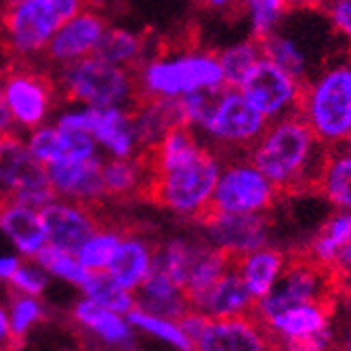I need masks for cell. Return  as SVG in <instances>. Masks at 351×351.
I'll use <instances>...</instances> for the list:
<instances>
[{"instance_id":"cell-19","label":"cell","mask_w":351,"mask_h":351,"mask_svg":"<svg viewBox=\"0 0 351 351\" xmlns=\"http://www.w3.org/2000/svg\"><path fill=\"white\" fill-rule=\"evenodd\" d=\"M101 167L104 158L99 154L78 160H57L47 167V177L57 198L99 204L106 198Z\"/></svg>"},{"instance_id":"cell-9","label":"cell","mask_w":351,"mask_h":351,"mask_svg":"<svg viewBox=\"0 0 351 351\" xmlns=\"http://www.w3.org/2000/svg\"><path fill=\"white\" fill-rule=\"evenodd\" d=\"M0 84L13 126L21 131L45 124L61 101L51 68H36L34 61H11L0 72Z\"/></svg>"},{"instance_id":"cell-12","label":"cell","mask_w":351,"mask_h":351,"mask_svg":"<svg viewBox=\"0 0 351 351\" xmlns=\"http://www.w3.org/2000/svg\"><path fill=\"white\" fill-rule=\"evenodd\" d=\"M332 303L328 301H309L291 305L276 315L267 317L265 330L274 341V349H305V351H324L337 347V330L332 317Z\"/></svg>"},{"instance_id":"cell-45","label":"cell","mask_w":351,"mask_h":351,"mask_svg":"<svg viewBox=\"0 0 351 351\" xmlns=\"http://www.w3.org/2000/svg\"><path fill=\"white\" fill-rule=\"evenodd\" d=\"M21 261V254H0V282H9Z\"/></svg>"},{"instance_id":"cell-21","label":"cell","mask_w":351,"mask_h":351,"mask_svg":"<svg viewBox=\"0 0 351 351\" xmlns=\"http://www.w3.org/2000/svg\"><path fill=\"white\" fill-rule=\"evenodd\" d=\"M47 185H51L47 167L32 156L25 139H21L15 129L0 135V189L13 194Z\"/></svg>"},{"instance_id":"cell-39","label":"cell","mask_w":351,"mask_h":351,"mask_svg":"<svg viewBox=\"0 0 351 351\" xmlns=\"http://www.w3.org/2000/svg\"><path fill=\"white\" fill-rule=\"evenodd\" d=\"M34 261L40 267H45L51 278L68 282V284L76 286V289H80L82 282L88 276V269L78 261V257L74 252L61 250V248H57L53 244H47L34 257Z\"/></svg>"},{"instance_id":"cell-42","label":"cell","mask_w":351,"mask_h":351,"mask_svg":"<svg viewBox=\"0 0 351 351\" xmlns=\"http://www.w3.org/2000/svg\"><path fill=\"white\" fill-rule=\"evenodd\" d=\"M332 317L337 330V347L351 351V295L343 299H335Z\"/></svg>"},{"instance_id":"cell-13","label":"cell","mask_w":351,"mask_h":351,"mask_svg":"<svg viewBox=\"0 0 351 351\" xmlns=\"http://www.w3.org/2000/svg\"><path fill=\"white\" fill-rule=\"evenodd\" d=\"M238 88L269 122L299 114L303 82L267 57H261L244 74Z\"/></svg>"},{"instance_id":"cell-14","label":"cell","mask_w":351,"mask_h":351,"mask_svg":"<svg viewBox=\"0 0 351 351\" xmlns=\"http://www.w3.org/2000/svg\"><path fill=\"white\" fill-rule=\"evenodd\" d=\"M200 234L230 257L242 254L269 244L271 223L267 213H223L208 208L196 219Z\"/></svg>"},{"instance_id":"cell-18","label":"cell","mask_w":351,"mask_h":351,"mask_svg":"<svg viewBox=\"0 0 351 351\" xmlns=\"http://www.w3.org/2000/svg\"><path fill=\"white\" fill-rule=\"evenodd\" d=\"M72 322L86 339L97 341L101 347H112V349L137 347V330L129 322L126 313L114 311L84 295L72 307Z\"/></svg>"},{"instance_id":"cell-36","label":"cell","mask_w":351,"mask_h":351,"mask_svg":"<svg viewBox=\"0 0 351 351\" xmlns=\"http://www.w3.org/2000/svg\"><path fill=\"white\" fill-rule=\"evenodd\" d=\"M7 311H9L13 347H19L25 341V337L34 330V326L40 324L47 317V305L40 301V297L23 295L17 291H11Z\"/></svg>"},{"instance_id":"cell-30","label":"cell","mask_w":351,"mask_h":351,"mask_svg":"<svg viewBox=\"0 0 351 351\" xmlns=\"http://www.w3.org/2000/svg\"><path fill=\"white\" fill-rule=\"evenodd\" d=\"M147 38L141 36L139 32L129 29V27H114L108 25L106 34L93 55H97L116 66L124 68H139L141 61L147 57Z\"/></svg>"},{"instance_id":"cell-38","label":"cell","mask_w":351,"mask_h":351,"mask_svg":"<svg viewBox=\"0 0 351 351\" xmlns=\"http://www.w3.org/2000/svg\"><path fill=\"white\" fill-rule=\"evenodd\" d=\"M240 9L246 15L250 36L263 40L280 25L289 13V0H240Z\"/></svg>"},{"instance_id":"cell-3","label":"cell","mask_w":351,"mask_h":351,"mask_svg":"<svg viewBox=\"0 0 351 351\" xmlns=\"http://www.w3.org/2000/svg\"><path fill=\"white\" fill-rule=\"evenodd\" d=\"M261 43L263 57L271 59L303 84L349 45L337 34L324 11L289 9L280 25Z\"/></svg>"},{"instance_id":"cell-8","label":"cell","mask_w":351,"mask_h":351,"mask_svg":"<svg viewBox=\"0 0 351 351\" xmlns=\"http://www.w3.org/2000/svg\"><path fill=\"white\" fill-rule=\"evenodd\" d=\"M269 120L254 108L238 86H221L208 114L194 129L223 158L248 154L267 129Z\"/></svg>"},{"instance_id":"cell-2","label":"cell","mask_w":351,"mask_h":351,"mask_svg":"<svg viewBox=\"0 0 351 351\" xmlns=\"http://www.w3.org/2000/svg\"><path fill=\"white\" fill-rule=\"evenodd\" d=\"M248 158L280 189V194L315 189L328 147L315 137L301 114L271 120Z\"/></svg>"},{"instance_id":"cell-11","label":"cell","mask_w":351,"mask_h":351,"mask_svg":"<svg viewBox=\"0 0 351 351\" xmlns=\"http://www.w3.org/2000/svg\"><path fill=\"white\" fill-rule=\"evenodd\" d=\"M337 299V274L330 267L311 261L309 257H291L289 265L282 271L274 289L254 303L252 313L259 322L276 315L278 311L309 303V301H328Z\"/></svg>"},{"instance_id":"cell-35","label":"cell","mask_w":351,"mask_h":351,"mask_svg":"<svg viewBox=\"0 0 351 351\" xmlns=\"http://www.w3.org/2000/svg\"><path fill=\"white\" fill-rule=\"evenodd\" d=\"M80 291L84 297L97 301L114 311H120V313H129L135 307V293L126 291L124 286H120L106 269L88 271L86 280L80 286Z\"/></svg>"},{"instance_id":"cell-7","label":"cell","mask_w":351,"mask_h":351,"mask_svg":"<svg viewBox=\"0 0 351 351\" xmlns=\"http://www.w3.org/2000/svg\"><path fill=\"white\" fill-rule=\"evenodd\" d=\"M59 99L90 108H131L139 99L135 70L88 55L51 70Z\"/></svg>"},{"instance_id":"cell-27","label":"cell","mask_w":351,"mask_h":351,"mask_svg":"<svg viewBox=\"0 0 351 351\" xmlns=\"http://www.w3.org/2000/svg\"><path fill=\"white\" fill-rule=\"evenodd\" d=\"M204 242L206 240H204L202 234L200 236L177 234V236H169V238H165L160 242H156L154 267L165 271L179 286H185L189 269H191V265H194V261H196Z\"/></svg>"},{"instance_id":"cell-40","label":"cell","mask_w":351,"mask_h":351,"mask_svg":"<svg viewBox=\"0 0 351 351\" xmlns=\"http://www.w3.org/2000/svg\"><path fill=\"white\" fill-rule=\"evenodd\" d=\"M27 149L32 156L45 167L57 162V160H66L68 158V139L59 126L55 124H40L36 129L27 131Z\"/></svg>"},{"instance_id":"cell-4","label":"cell","mask_w":351,"mask_h":351,"mask_svg":"<svg viewBox=\"0 0 351 351\" xmlns=\"http://www.w3.org/2000/svg\"><path fill=\"white\" fill-rule=\"evenodd\" d=\"M299 114L328 149L351 133V47L328 59L303 84Z\"/></svg>"},{"instance_id":"cell-50","label":"cell","mask_w":351,"mask_h":351,"mask_svg":"<svg viewBox=\"0 0 351 351\" xmlns=\"http://www.w3.org/2000/svg\"><path fill=\"white\" fill-rule=\"evenodd\" d=\"M330 149H341V152H345V154H351V133H349L337 147H330Z\"/></svg>"},{"instance_id":"cell-28","label":"cell","mask_w":351,"mask_h":351,"mask_svg":"<svg viewBox=\"0 0 351 351\" xmlns=\"http://www.w3.org/2000/svg\"><path fill=\"white\" fill-rule=\"evenodd\" d=\"M145 162L141 152L133 158H104L101 177L106 187V198L112 200H131L139 198L145 183Z\"/></svg>"},{"instance_id":"cell-15","label":"cell","mask_w":351,"mask_h":351,"mask_svg":"<svg viewBox=\"0 0 351 351\" xmlns=\"http://www.w3.org/2000/svg\"><path fill=\"white\" fill-rule=\"evenodd\" d=\"M108 25V19L99 11L88 7L82 9L72 19L61 23V27L49 40L40 61L53 70L57 66H63V63L93 55L97 51Z\"/></svg>"},{"instance_id":"cell-20","label":"cell","mask_w":351,"mask_h":351,"mask_svg":"<svg viewBox=\"0 0 351 351\" xmlns=\"http://www.w3.org/2000/svg\"><path fill=\"white\" fill-rule=\"evenodd\" d=\"M0 232L11 240L23 259H34L49 244L40 210L15 200L3 189H0Z\"/></svg>"},{"instance_id":"cell-17","label":"cell","mask_w":351,"mask_h":351,"mask_svg":"<svg viewBox=\"0 0 351 351\" xmlns=\"http://www.w3.org/2000/svg\"><path fill=\"white\" fill-rule=\"evenodd\" d=\"M194 349L200 351H263L274 349V341L257 315L208 317L194 337Z\"/></svg>"},{"instance_id":"cell-32","label":"cell","mask_w":351,"mask_h":351,"mask_svg":"<svg viewBox=\"0 0 351 351\" xmlns=\"http://www.w3.org/2000/svg\"><path fill=\"white\" fill-rule=\"evenodd\" d=\"M232 263H234V257H230L228 252H223L221 248L213 246L206 240L198 252L194 265H191L189 276H187L185 286H183L187 297H189V303L194 305L210 289V286L232 267Z\"/></svg>"},{"instance_id":"cell-6","label":"cell","mask_w":351,"mask_h":351,"mask_svg":"<svg viewBox=\"0 0 351 351\" xmlns=\"http://www.w3.org/2000/svg\"><path fill=\"white\" fill-rule=\"evenodd\" d=\"M86 7V0H5L0 7V47L11 61L40 59L61 23Z\"/></svg>"},{"instance_id":"cell-33","label":"cell","mask_w":351,"mask_h":351,"mask_svg":"<svg viewBox=\"0 0 351 351\" xmlns=\"http://www.w3.org/2000/svg\"><path fill=\"white\" fill-rule=\"evenodd\" d=\"M129 226H118V223H104L101 228L95 230L84 244L78 248L76 257L88 271H101L108 269L114 254L124 238V232Z\"/></svg>"},{"instance_id":"cell-43","label":"cell","mask_w":351,"mask_h":351,"mask_svg":"<svg viewBox=\"0 0 351 351\" xmlns=\"http://www.w3.org/2000/svg\"><path fill=\"white\" fill-rule=\"evenodd\" d=\"M324 13L337 34L351 47V0H330Z\"/></svg>"},{"instance_id":"cell-23","label":"cell","mask_w":351,"mask_h":351,"mask_svg":"<svg viewBox=\"0 0 351 351\" xmlns=\"http://www.w3.org/2000/svg\"><path fill=\"white\" fill-rule=\"evenodd\" d=\"M154 254H156V242H152L147 236L139 234L129 226L106 271L120 286H124L126 291L135 293L141 286V282L154 269Z\"/></svg>"},{"instance_id":"cell-22","label":"cell","mask_w":351,"mask_h":351,"mask_svg":"<svg viewBox=\"0 0 351 351\" xmlns=\"http://www.w3.org/2000/svg\"><path fill=\"white\" fill-rule=\"evenodd\" d=\"M86 110L88 131L99 147L114 158H133L141 152L131 108H90Z\"/></svg>"},{"instance_id":"cell-1","label":"cell","mask_w":351,"mask_h":351,"mask_svg":"<svg viewBox=\"0 0 351 351\" xmlns=\"http://www.w3.org/2000/svg\"><path fill=\"white\" fill-rule=\"evenodd\" d=\"M141 158L147 173L139 200L191 221L210 208L226 158L189 124L171 129L156 145L143 149Z\"/></svg>"},{"instance_id":"cell-48","label":"cell","mask_w":351,"mask_h":351,"mask_svg":"<svg viewBox=\"0 0 351 351\" xmlns=\"http://www.w3.org/2000/svg\"><path fill=\"white\" fill-rule=\"evenodd\" d=\"M13 120H11V114H9V108L5 104V95H3V84H0V135L7 133V131H13Z\"/></svg>"},{"instance_id":"cell-5","label":"cell","mask_w":351,"mask_h":351,"mask_svg":"<svg viewBox=\"0 0 351 351\" xmlns=\"http://www.w3.org/2000/svg\"><path fill=\"white\" fill-rule=\"evenodd\" d=\"M139 97L181 99L189 93L226 86L217 53L206 49L162 51L135 68Z\"/></svg>"},{"instance_id":"cell-44","label":"cell","mask_w":351,"mask_h":351,"mask_svg":"<svg viewBox=\"0 0 351 351\" xmlns=\"http://www.w3.org/2000/svg\"><path fill=\"white\" fill-rule=\"evenodd\" d=\"M196 5L213 15H234L240 9V0H196Z\"/></svg>"},{"instance_id":"cell-47","label":"cell","mask_w":351,"mask_h":351,"mask_svg":"<svg viewBox=\"0 0 351 351\" xmlns=\"http://www.w3.org/2000/svg\"><path fill=\"white\" fill-rule=\"evenodd\" d=\"M0 349H15L9 324V311L3 305H0Z\"/></svg>"},{"instance_id":"cell-25","label":"cell","mask_w":351,"mask_h":351,"mask_svg":"<svg viewBox=\"0 0 351 351\" xmlns=\"http://www.w3.org/2000/svg\"><path fill=\"white\" fill-rule=\"evenodd\" d=\"M289 259L291 257L284 250L267 244L242 254V257H236L234 267L238 269L254 301H259L278 284L282 271L289 265Z\"/></svg>"},{"instance_id":"cell-24","label":"cell","mask_w":351,"mask_h":351,"mask_svg":"<svg viewBox=\"0 0 351 351\" xmlns=\"http://www.w3.org/2000/svg\"><path fill=\"white\" fill-rule=\"evenodd\" d=\"M254 303L257 301L248 293L244 280L232 263V267L191 305V309H196L208 317H236L252 313Z\"/></svg>"},{"instance_id":"cell-46","label":"cell","mask_w":351,"mask_h":351,"mask_svg":"<svg viewBox=\"0 0 351 351\" xmlns=\"http://www.w3.org/2000/svg\"><path fill=\"white\" fill-rule=\"evenodd\" d=\"M332 271L341 278H347L351 280V242L345 244V248L339 252V257L332 265Z\"/></svg>"},{"instance_id":"cell-29","label":"cell","mask_w":351,"mask_h":351,"mask_svg":"<svg viewBox=\"0 0 351 351\" xmlns=\"http://www.w3.org/2000/svg\"><path fill=\"white\" fill-rule=\"evenodd\" d=\"M351 242V210L335 208V213L322 223L320 232L309 242L307 257L324 267L335 265L339 252Z\"/></svg>"},{"instance_id":"cell-49","label":"cell","mask_w":351,"mask_h":351,"mask_svg":"<svg viewBox=\"0 0 351 351\" xmlns=\"http://www.w3.org/2000/svg\"><path fill=\"white\" fill-rule=\"evenodd\" d=\"M330 0H289L291 9H311V11H324Z\"/></svg>"},{"instance_id":"cell-31","label":"cell","mask_w":351,"mask_h":351,"mask_svg":"<svg viewBox=\"0 0 351 351\" xmlns=\"http://www.w3.org/2000/svg\"><path fill=\"white\" fill-rule=\"evenodd\" d=\"M315 189L332 208L351 210V154L328 149Z\"/></svg>"},{"instance_id":"cell-10","label":"cell","mask_w":351,"mask_h":351,"mask_svg":"<svg viewBox=\"0 0 351 351\" xmlns=\"http://www.w3.org/2000/svg\"><path fill=\"white\" fill-rule=\"evenodd\" d=\"M280 196V189L250 160L248 154H236L223 160L210 208L223 213H269Z\"/></svg>"},{"instance_id":"cell-34","label":"cell","mask_w":351,"mask_h":351,"mask_svg":"<svg viewBox=\"0 0 351 351\" xmlns=\"http://www.w3.org/2000/svg\"><path fill=\"white\" fill-rule=\"evenodd\" d=\"M126 317H129V322L133 324V328L139 335L158 339V341H162L165 345H169L173 349H179V351L194 349V343H191V339L187 337V332L183 330L179 320L158 315V313H149V311H143L139 307H133L129 313H126Z\"/></svg>"},{"instance_id":"cell-26","label":"cell","mask_w":351,"mask_h":351,"mask_svg":"<svg viewBox=\"0 0 351 351\" xmlns=\"http://www.w3.org/2000/svg\"><path fill=\"white\" fill-rule=\"evenodd\" d=\"M135 307L165 317H173V320H181L191 309V303L183 286H179L165 271L154 267L135 291Z\"/></svg>"},{"instance_id":"cell-16","label":"cell","mask_w":351,"mask_h":351,"mask_svg":"<svg viewBox=\"0 0 351 351\" xmlns=\"http://www.w3.org/2000/svg\"><path fill=\"white\" fill-rule=\"evenodd\" d=\"M40 215L49 244L74 254L95 230L104 226L99 204H86L68 198H55L40 210Z\"/></svg>"},{"instance_id":"cell-37","label":"cell","mask_w":351,"mask_h":351,"mask_svg":"<svg viewBox=\"0 0 351 351\" xmlns=\"http://www.w3.org/2000/svg\"><path fill=\"white\" fill-rule=\"evenodd\" d=\"M217 57L221 63L223 76H226V84L238 86L244 74L263 57V51H261V43L250 36V38L232 43L226 49H221Z\"/></svg>"},{"instance_id":"cell-41","label":"cell","mask_w":351,"mask_h":351,"mask_svg":"<svg viewBox=\"0 0 351 351\" xmlns=\"http://www.w3.org/2000/svg\"><path fill=\"white\" fill-rule=\"evenodd\" d=\"M7 284L11 286V291L40 297L47 291V286H49V274L34 259H29V261L19 263L17 271L13 274V278Z\"/></svg>"}]
</instances>
